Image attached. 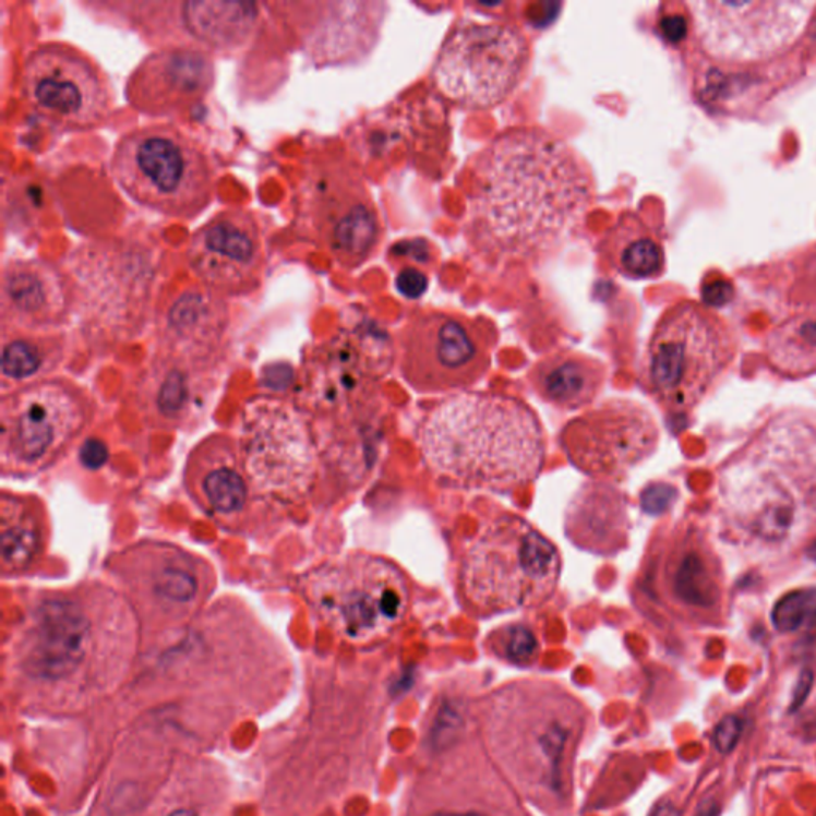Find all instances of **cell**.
I'll return each instance as SVG.
<instances>
[{"label":"cell","mask_w":816,"mask_h":816,"mask_svg":"<svg viewBox=\"0 0 816 816\" xmlns=\"http://www.w3.org/2000/svg\"><path fill=\"white\" fill-rule=\"evenodd\" d=\"M674 597L687 607L708 608L716 601L713 577L700 555L686 553L676 563L672 577Z\"/></svg>","instance_id":"obj_32"},{"label":"cell","mask_w":816,"mask_h":816,"mask_svg":"<svg viewBox=\"0 0 816 816\" xmlns=\"http://www.w3.org/2000/svg\"><path fill=\"white\" fill-rule=\"evenodd\" d=\"M496 327L456 311L418 310L397 331L403 379L421 394L472 388L489 373Z\"/></svg>","instance_id":"obj_9"},{"label":"cell","mask_w":816,"mask_h":816,"mask_svg":"<svg viewBox=\"0 0 816 816\" xmlns=\"http://www.w3.org/2000/svg\"><path fill=\"white\" fill-rule=\"evenodd\" d=\"M531 55L530 41L517 27L459 21L445 37L429 77L453 106L490 110L517 92Z\"/></svg>","instance_id":"obj_6"},{"label":"cell","mask_w":816,"mask_h":816,"mask_svg":"<svg viewBox=\"0 0 816 816\" xmlns=\"http://www.w3.org/2000/svg\"><path fill=\"white\" fill-rule=\"evenodd\" d=\"M459 729V716L455 710L444 711L435 722V742H444L445 735H455Z\"/></svg>","instance_id":"obj_42"},{"label":"cell","mask_w":816,"mask_h":816,"mask_svg":"<svg viewBox=\"0 0 816 816\" xmlns=\"http://www.w3.org/2000/svg\"><path fill=\"white\" fill-rule=\"evenodd\" d=\"M296 227L326 249L338 265L356 269L379 251L383 224L358 168L326 158L307 169L297 189Z\"/></svg>","instance_id":"obj_8"},{"label":"cell","mask_w":816,"mask_h":816,"mask_svg":"<svg viewBox=\"0 0 816 816\" xmlns=\"http://www.w3.org/2000/svg\"><path fill=\"white\" fill-rule=\"evenodd\" d=\"M228 328L227 299L203 286L187 289L158 317L155 359L203 373L219 361Z\"/></svg>","instance_id":"obj_19"},{"label":"cell","mask_w":816,"mask_h":816,"mask_svg":"<svg viewBox=\"0 0 816 816\" xmlns=\"http://www.w3.org/2000/svg\"><path fill=\"white\" fill-rule=\"evenodd\" d=\"M607 257L612 268L624 278H659L665 272V249L635 213H624L607 240Z\"/></svg>","instance_id":"obj_28"},{"label":"cell","mask_w":816,"mask_h":816,"mask_svg":"<svg viewBox=\"0 0 816 816\" xmlns=\"http://www.w3.org/2000/svg\"><path fill=\"white\" fill-rule=\"evenodd\" d=\"M691 24H693V21H691L689 15L672 12L660 16L657 29H659L663 40L672 45H680L689 36Z\"/></svg>","instance_id":"obj_37"},{"label":"cell","mask_w":816,"mask_h":816,"mask_svg":"<svg viewBox=\"0 0 816 816\" xmlns=\"http://www.w3.org/2000/svg\"><path fill=\"white\" fill-rule=\"evenodd\" d=\"M0 555L3 576L26 572L45 548L44 518L29 497L3 491L0 503Z\"/></svg>","instance_id":"obj_27"},{"label":"cell","mask_w":816,"mask_h":816,"mask_svg":"<svg viewBox=\"0 0 816 816\" xmlns=\"http://www.w3.org/2000/svg\"><path fill=\"white\" fill-rule=\"evenodd\" d=\"M185 261L200 285L224 299L257 292L266 265L257 216L243 207L214 214L190 238Z\"/></svg>","instance_id":"obj_17"},{"label":"cell","mask_w":816,"mask_h":816,"mask_svg":"<svg viewBox=\"0 0 816 816\" xmlns=\"http://www.w3.org/2000/svg\"><path fill=\"white\" fill-rule=\"evenodd\" d=\"M752 279L759 296L778 307L793 308L797 313L816 310V241L756 266Z\"/></svg>","instance_id":"obj_26"},{"label":"cell","mask_w":816,"mask_h":816,"mask_svg":"<svg viewBox=\"0 0 816 816\" xmlns=\"http://www.w3.org/2000/svg\"><path fill=\"white\" fill-rule=\"evenodd\" d=\"M429 286L428 276L421 269L406 266L396 276V287L399 293L407 299H420L427 292Z\"/></svg>","instance_id":"obj_38"},{"label":"cell","mask_w":816,"mask_h":816,"mask_svg":"<svg viewBox=\"0 0 816 816\" xmlns=\"http://www.w3.org/2000/svg\"><path fill=\"white\" fill-rule=\"evenodd\" d=\"M735 289L725 278L705 279L700 285V299L705 307L721 308L734 299Z\"/></svg>","instance_id":"obj_36"},{"label":"cell","mask_w":816,"mask_h":816,"mask_svg":"<svg viewBox=\"0 0 816 816\" xmlns=\"http://www.w3.org/2000/svg\"><path fill=\"white\" fill-rule=\"evenodd\" d=\"M493 641L500 646L503 656L514 663H530L539 652L538 638L527 625H506L494 633Z\"/></svg>","instance_id":"obj_34"},{"label":"cell","mask_w":816,"mask_h":816,"mask_svg":"<svg viewBox=\"0 0 816 816\" xmlns=\"http://www.w3.org/2000/svg\"><path fill=\"white\" fill-rule=\"evenodd\" d=\"M394 345L379 328H352L338 335L317 359L311 382L313 404L338 410L362 403L388 373Z\"/></svg>","instance_id":"obj_18"},{"label":"cell","mask_w":816,"mask_h":816,"mask_svg":"<svg viewBox=\"0 0 816 816\" xmlns=\"http://www.w3.org/2000/svg\"><path fill=\"white\" fill-rule=\"evenodd\" d=\"M808 556H812V559H814L816 562V542L814 545H812L811 551H808Z\"/></svg>","instance_id":"obj_47"},{"label":"cell","mask_w":816,"mask_h":816,"mask_svg":"<svg viewBox=\"0 0 816 816\" xmlns=\"http://www.w3.org/2000/svg\"><path fill=\"white\" fill-rule=\"evenodd\" d=\"M719 804L716 802V799L708 797L705 799V801L700 802V805H698L697 812H695V816H718L719 815Z\"/></svg>","instance_id":"obj_43"},{"label":"cell","mask_w":816,"mask_h":816,"mask_svg":"<svg viewBox=\"0 0 816 816\" xmlns=\"http://www.w3.org/2000/svg\"><path fill=\"white\" fill-rule=\"evenodd\" d=\"M107 569L136 619L155 627H184L216 587L213 566L171 542L141 541L117 553Z\"/></svg>","instance_id":"obj_12"},{"label":"cell","mask_w":816,"mask_h":816,"mask_svg":"<svg viewBox=\"0 0 816 816\" xmlns=\"http://www.w3.org/2000/svg\"><path fill=\"white\" fill-rule=\"evenodd\" d=\"M320 15L311 20L303 50L316 65L345 64L362 60L380 37L386 3H316Z\"/></svg>","instance_id":"obj_22"},{"label":"cell","mask_w":816,"mask_h":816,"mask_svg":"<svg viewBox=\"0 0 816 816\" xmlns=\"http://www.w3.org/2000/svg\"><path fill=\"white\" fill-rule=\"evenodd\" d=\"M674 497H676V490L673 487L657 483V485L649 487L643 493V509L649 512V514H660L673 503Z\"/></svg>","instance_id":"obj_39"},{"label":"cell","mask_w":816,"mask_h":816,"mask_svg":"<svg viewBox=\"0 0 816 816\" xmlns=\"http://www.w3.org/2000/svg\"><path fill=\"white\" fill-rule=\"evenodd\" d=\"M21 89L34 112L69 130L101 127L113 107L106 72L64 41H45L24 58Z\"/></svg>","instance_id":"obj_15"},{"label":"cell","mask_w":816,"mask_h":816,"mask_svg":"<svg viewBox=\"0 0 816 816\" xmlns=\"http://www.w3.org/2000/svg\"><path fill=\"white\" fill-rule=\"evenodd\" d=\"M240 455L252 489L296 500L310 490L316 455L303 418L275 399L255 400L241 427Z\"/></svg>","instance_id":"obj_16"},{"label":"cell","mask_w":816,"mask_h":816,"mask_svg":"<svg viewBox=\"0 0 816 816\" xmlns=\"http://www.w3.org/2000/svg\"><path fill=\"white\" fill-rule=\"evenodd\" d=\"M731 355L724 320L704 303L681 300L653 327L645 356L646 383L663 403L680 404Z\"/></svg>","instance_id":"obj_14"},{"label":"cell","mask_w":816,"mask_h":816,"mask_svg":"<svg viewBox=\"0 0 816 816\" xmlns=\"http://www.w3.org/2000/svg\"><path fill=\"white\" fill-rule=\"evenodd\" d=\"M589 417L577 421L580 444L574 445L579 456V468L590 473H612L633 465L641 458V445L633 439V421L635 413L624 404H608L598 408Z\"/></svg>","instance_id":"obj_23"},{"label":"cell","mask_w":816,"mask_h":816,"mask_svg":"<svg viewBox=\"0 0 816 816\" xmlns=\"http://www.w3.org/2000/svg\"><path fill=\"white\" fill-rule=\"evenodd\" d=\"M134 625L122 592L96 580L27 595L15 632L20 670L40 683L68 680L99 643L133 635Z\"/></svg>","instance_id":"obj_3"},{"label":"cell","mask_w":816,"mask_h":816,"mask_svg":"<svg viewBox=\"0 0 816 816\" xmlns=\"http://www.w3.org/2000/svg\"><path fill=\"white\" fill-rule=\"evenodd\" d=\"M432 816H483L473 814V812H442V814H435Z\"/></svg>","instance_id":"obj_45"},{"label":"cell","mask_w":816,"mask_h":816,"mask_svg":"<svg viewBox=\"0 0 816 816\" xmlns=\"http://www.w3.org/2000/svg\"><path fill=\"white\" fill-rule=\"evenodd\" d=\"M199 375L192 370L155 359L148 376V397L154 406V413L166 423L184 420L187 415L192 413L193 404L199 399Z\"/></svg>","instance_id":"obj_30"},{"label":"cell","mask_w":816,"mask_h":816,"mask_svg":"<svg viewBox=\"0 0 816 816\" xmlns=\"http://www.w3.org/2000/svg\"><path fill=\"white\" fill-rule=\"evenodd\" d=\"M2 332L48 334L74 313L64 269L40 259H15L2 269Z\"/></svg>","instance_id":"obj_20"},{"label":"cell","mask_w":816,"mask_h":816,"mask_svg":"<svg viewBox=\"0 0 816 816\" xmlns=\"http://www.w3.org/2000/svg\"><path fill=\"white\" fill-rule=\"evenodd\" d=\"M652 816H680L677 814L676 808L673 807V805H660L659 808H657L656 812H653Z\"/></svg>","instance_id":"obj_44"},{"label":"cell","mask_w":816,"mask_h":816,"mask_svg":"<svg viewBox=\"0 0 816 816\" xmlns=\"http://www.w3.org/2000/svg\"><path fill=\"white\" fill-rule=\"evenodd\" d=\"M169 816H199L195 814V812L192 811H178L175 812V814H171Z\"/></svg>","instance_id":"obj_46"},{"label":"cell","mask_w":816,"mask_h":816,"mask_svg":"<svg viewBox=\"0 0 816 816\" xmlns=\"http://www.w3.org/2000/svg\"><path fill=\"white\" fill-rule=\"evenodd\" d=\"M773 627L790 633L816 624V589L796 590L781 597L772 611Z\"/></svg>","instance_id":"obj_33"},{"label":"cell","mask_w":816,"mask_h":816,"mask_svg":"<svg viewBox=\"0 0 816 816\" xmlns=\"http://www.w3.org/2000/svg\"><path fill=\"white\" fill-rule=\"evenodd\" d=\"M181 9L190 36L220 51L243 47L261 20L259 5L248 2H185Z\"/></svg>","instance_id":"obj_25"},{"label":"cell","mask_w":816,"mask_h":816,"mask_svg":"<svg viewBox=\"0 0 816 816\" xmlns=\"http://www.w3.org/2000/svg\"><path fill=\"white\" fill-rule=\"evenodd\" d=\"M695 39L708 60L755 65L778 60L804 39L814 0H694L687 2Z\"/></svg>","instance_id":"obj_11"},{"label":"cell","mask_w":816,"mask_h":816,"mask_svg":"<svg viewBox=\"0 0 816 816\" xmlns=\"http://www.w3.org/2000/svg\"><path fill=\"white\" fill-rule=\"evenodd\" d=\"M89 403L81 389L62 380H41L2 397L0 466L3 476L39 472L82 434Z\"/></svg>","instance_id":"obj_13"},{"label":"cell","mask_w":816,"mask_h":816,"mask_svg":"<svg viewBox=\"0 0 816 816\" xmlns=\"http://www.w3.org/2000/svg\"><path fill=\"white\" fill-rule=\"evenodd\" d=\"M110 175L131 202L169 219H196L214 200L209 155L175 124L124 133L113 147Z\"/></svg>","instance_id":"obj_5"},{"label":"cell","mask_w":816,"mask_h":816,"mask_svg":"<svg viewBox=\"0 0 816 816\" xmlns=\"http://www.w3.org/2000/svg\"><path fill=\"white\" fill-rule=\"evenodd\" d=\"M743 732V722L739 716L731 715L725 716L716 725L713 734V745L721 755H729L734 752L735 746L739 745L740 736Z\"/></svg>","instance_id":"obj_35"},{"label":"cell","mask_w":816,"mask_h":816,"mask_svg":"<svg viewBox=\"0 0 816 816\" xmlns=\"http://www.w3.org/2000/svg\"><path fill=\"white\" fill-rule=\"evenodd\" d=\"M81 459L86 468H101L107 459L106 445H104L103 442H99L98 439H92V441L85 442L81 449Z\"/></svg>","instance_id":"obj_40"},{"label":"cell","mask_w":816,"mask_h":816,"mask_svg":"<svg viewBox=\"0 0 816 816\" xmlns=\"http://www.w3.org/2000/svg\"><path fill=\"white\" fill-rule=\"evenodd\" d=\"M311 610L351 639L393 631L411 604L408 577L396 563L368 552H351L313 569L303 580Z\"/></svg>","instance_id":"obj_7"},{"label":"cell","mask_w":816,"mask_h":816,"mask_svg":"<svg viewBox=\"0 0 816 816\" xmlns=\"http://www.w3.org/2000/svg\"><path fill=\"white\" fill-rule=\"evenodd\" d=\"M60 338L33 332H2V385L24 383L60 362Z\"/></svg>","instance_id":"obj_29"},{"label":"cell","mask_w":816,"mask_h":816,"mask_svg":"<svg viewBox=\"0 0 816 816\" xmlns=\"http://www.w3.org/2000/svg\"><path fill=\"white\" fill-rule=\"evenodd\" d=\"M64 273L86 321L117 334L144 327L158 273L154 245L136 238L92 241L72 252Z\"/></svg>","instance_id":"obj_10"},{"label":"cell","mask_w":816,"mask_h":816,"mask_svg":"<svg viewBox=\"0 0 816 816\" xmlns=\"http://www.w3.org/2000/svg\"><path fill=\"white\" fill-rule=\"evenodd\" d=\"M769 348L781 364L808 365L816 362V310L801 311L770 334Z\"/></svg>","instance_id":"obj_31"},{"label":"cell","mask_w":816,"mask_h":816,"mask_svg":"<svg viewBox=\"0 0 816 816\" xmlns=\"http://www.w3.org/2000/svg\"><path fill=\"white\" fill-rule=\"evenodd\" d=\"M562 566L559 548L530 521L501 515L463 553L456 590L463 607L479 615L528 610L551 600Z\"/></svg>","instance_id":"obj_4"},{"label":"cell","mask_w":816,"mask_h":816,"mask_svg":"<svg viewBox=\"0 0 816 816\" xmlns=\"http://www.w3.org/2000/svg\"><path fill=\"white\" fill-rule=\"evenodd\" d=\"M472 171L465 238L490 266L541 261L595 202L589 164L544 128L504 131L476 155Z\"/></svg>","instance_id":"obj_1"},{"label":"cell","mask_w":816,"mask_h":816,"mask_svg":"<svg viewBox=\"0 0 816 816\" xmlns=\"http://www.w3.org/2000/svg\"><path fill=\"white\" fill-rule=\"evenodd\" d=\"M428 468L458 490L509 491L538 479L548 437L538 413L507 394L455 393L415 431Z\"/></svg>","instance_id":"obj_2"},{"label":"cell","mask_w":816,"mask_h":816,"mask_svg":"<svg viewBox=\"0 0 816 816\" xmlns=\"http://www.w3.org/2000/svg\"><path fill=\"white\" fill-rule=\"evenodd\" d=\"M528 380L545 403L565 410H577L600 394L607 369L590 356L556 351L536 362Z\"/></svg>","instance_id":"obj_24"},{"label":"cell","mask_w":816,"mask_h":816,"mask_svg":"<svg viewBox=\"0 0 816 816\" xmlns=\"http://www.w3.org/2000/svg\"><path fill=\"white\" fill-rule=\"evenodd\" d=\"M814 686V673L811 670H804L799 676L796 686H794L793 697H791L790 713H796L804 707Z\"/></svg>","instance_id":"obj_41"},{"label":"cell","mask_w":816,"mask_h":816,"mask_svg":"<svg viewBox=\"0 0 816 816\" xmlns=\"http://www.w3.org/2000/svg\"><path fill=\"white\" fill-rule=\"evenodd\" d=\"M187 483L204 511L220 524L238 525L251 500V480L233 442L220 435L206 439L187 463Z\"/></svg>","instance_id":"obj_21"}]
</instances>
